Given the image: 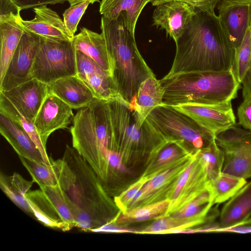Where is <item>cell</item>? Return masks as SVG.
<instances>
[{"label":"cell","instance_id":"6da1fadb","mask_svg":"<svg viewBox=\"0 0 251 251\" xmlns=\"http://www.w3.org/2000/svg\"><path fill=\"white\" fill-rule=\"evenodd\" d=\"M175 43L172 67L161 79L189 73L233 69L235 48L215 14L196 9Z\"/></svg>","mask_w":251,"mask_h":251},{"label":"cell","instance_id":"7a4b0ae2","mask_svg":"<svg viewBox=\"0 0 251 251\" xmlns=\"http://www.w3.org/2000/svg\"><path fill=\"white\" fill-rule=\"evenodd\" d=\"M58 182L68 198L76 227L91 231L111 220L107 193L97 175L69 145L61 158L53 160Z\"/></svg>","mask_w":251,"mask_h":251},{"label":"cell","instance_id":"3957f363","mask_svg":"<svg viewBox=\"0 0 251 251\" xmlns=\"http://www.w3.org/2000/svg\"><path fill=\"white\" fill-rule=\"evenodd\" d=\"M100 29L111 64V74L123 100L133 110L138 90L147 78L155 75L139 52L133 35L121 14L116 19L102 16Z\"/></svg>","mask_w":251,"mask_h":251},{"label":"cell","instance_id":"277c9868","mask_svg":"<svg viewBox=\"0 0 251 251\" xmlns=\"http://www.w3.org/2000/svg\"><path fill=\"white\" fill-rule=\"evenodd\" d=\"M160 81L164 90L163 104L171 106L231 101L236 98L241 86L233 69L189 73Z\"/></svg>","mask_w":251,"mask_h":251},{"label":"cell","instance_id":"5b68a950","mask_svg":"<svg viewBox=\"0 0 251 251\" xmlns=\"http://www.w3.org/2000/svg\"><path fill=\"white\" fill-rule=\"evenodd\" d=\"M108 103L118 151L123 159L124 156L153 152L167 141L146 120L142 123L122 99L109 100Z\"/></svg>","mask_w":251,"mask_h":251},{"label":"cell","instance_id":"8992f818","mask_svg":"<svg viewBox=\"0 0 251 251\" xmlns=\"http://www.w3.org/2000/svg\"><path fill=\"white\" fill-rule=\"evenodd\" d=\"M146 120L164 140L181 141L193 152L215 140V135L173 106L163 104L157 106Z\"/></svg>","mask_w":251,"mask_h":251},{"label":"cell","instance_id":"52a82bcc","mask_svg":"<svg viewBox=\"0 0 251 251\" xmlns=\"http://www.w3.org/2000/svg\"><path fill=\"white\" fill-rule=\"evenodd\" d=\"M76 51L73 41L40 38L31 71L32 78L49 85L60 78L76 75Z\"/></svg>","mask_w":251,"mask_h":251},{"label":"cell","instance_id":"ba28073f","mask_svg":"<svg viewBox=\"0 0 251 251\" xmlns=\"http://www.w3.org/2000/svg\"><path fill=\"white\" fill-rule=\"evenodd\" d=\"M25 198L32 214L44 226L63 231L76 227L70 201L59 184L29 191Z\"/></svg>","mask_w":251,"mask_h":251},{"label":"cell","instance_id":"9c48e42d","mask_svg":"<svg viewBox=\"0 0 251 251\" xmlns=\"http://www.w3.org/2000/svg\"><path fill=\"white\" fill-rule=\"evenodd\" d=\"M225 153L222 172L246 179L251 177V131L233 126L216 135Z\"/></svg>","mask_w":251,"mask_h":251},{"label":"cell","instance_id":"30bf717a","mask_svg":"<svg viewBox=\"0 0 251 251\" xmlns=\"http://www.w3.org/2000/svg\"><path fill=\"white\" fill-rule=\"evenodd\" d=\"M197 152L166 196V199L170 201V204L165 216L173 214L208 188L207 175Z\"/></svg>","mask_w":251,"mask_h":251},{"label":"cell","instance_id":"8fae6325","mask_svg":"<svg viewBox=\"0 0 251 251\" xmlns=\"http://www.w3.org/2000/svg\"><path fill=\"white\" fill-rule=\"evenodd\" d=\"M40 38L25 30L10 60L0 91L9 90L31 79V71Z\"/></svg>","mask_w":251,"mask_h":251},{"label":"cell","instance_id":"7c38bea8","mask_svg":"<svg viewBox=\"0 0 251 251\" xmlns=\"http://www.w3.org/2000/svg\"><path fill=\"white\" fill-rule=\"evenodd\" d=\"M173 106L215 135L235 125L231 101L217 104L187 103Z\"/></svg>","mask_w":251,"mask_h":251},{"label":"cell","instance_id":"4fadbf2b","mask_svg":"<svg viewBox=\"0 0 251 251\" xmlns=\"http://www.w3.org/2000/svg\"><path fill=\"white\" fill-rule=\"evenodd\" d=\"M194 153H186L174 165L146 182L137 193L128 209L166 199L175 182L190 163Z\"/></svg>","mask_w":251,"mask_h":251},{"label":"cell","instance_id":"5bb4252c","mask_svg":"<svg viewBox=\"0 0 251 251\" xmlns=\"http://www.w3.org/2000/svg\"><path fill=\"white\" fill-rule=\"evenodd\" d=\"M217 16L235 50L250 26L251 0H220Z\"/></svg>","mask_w":251,"mask_h":251},{"label":"cell","instance_id":"9a60e30c","mask_svg":"<svg viewBox=\"0 0 251 251\" xmlns=\"http://www.w3.org/2000/svg\"><path fill=\"white\" fill-rule=\"evenodd\" d=\"M72 109L57 96L48 94L34 122L37 132L45 147L52 133L58 129L68 128L74 116Z\"/></svg>","mask_w":251,"mask_h":251},{"label":"cell","instance_id":"2e32d148","mask_svg":"<svg viewBox=\"0 0 251 251\" xmlns=\"http://www.w3.org/2000/svg\"><path fill=\"white\" fill-rule=\"evenodd\" d=\"M155 6L152 25L165 30L175 41L181 36L196 12L193 6L180 1H169Z\"/></svg>","mask_w":251,"mask_h":251},{"label":"cell","instance_id":"e0dca14e","mask_svg":"<svg viewBox=\"0 0 251 251\" xmlns=\"http://www.w3.org/2000/svg\"><path fill=\"white\" fill-rule=\"evenodd\" d=\"M25 117L34 122L49 94L48 84L32 78L9 90L0 91Z\"/></svg>","mask_w":251,"mask_h":251},{"label":"cell","instance_id":"ac0fdd59","mask_svg":"<svg viewBox=\"0 0 251 251\" xmlns=\"http://www.w3.org/2000/svg\"><path fill=\"white\" fill-rule=\"evenodd\" d=\"M34 18L31 20L20 19L25 30L40 38L53 41H72L73 36L66 28L63 20L54 11L41 5L33 8Z\"/></svg>","mask_w":251,"mask_h":251},{"label":"cell","instance_id":"d6986e66","mask_svg":"<svg viewBox=\"0 0 251 251\" xmlns=\"http://www.w3.org/2000/svg\"><path fill=\"white\" fill-rule=\"evenodd\" d=\"M49 94L55 95L72 109H79L97 100L77 75L57 79L48 85Z\"/></svg>","mask_w":251,"mask_h":251},{"label":"cell","instance_id":"ffe728a7","mask_svg":"<svg viewBox=\"0 0 251 251\" xmlns=\"http://www.w3.org/2000/svg\"><path fill=\"white\" fill-rule=\"evenodd\" d=\"M21 18L20 13L0 15V82L25 32Z\"/></svg>","mask_w":251,"mask_h":251},{"label":"cell","instance_id":"44dd1931","mask_svg":"<svg viewBox=\"0 0 251 251\" xmlns=\"http://www.w3.org/2000/svg\"><path fill=\"white\" fill-rule=\"evenodd\" d=\"M219 216V223L210 227V232L234 226L251 216V181L247 182L228 200Z\"/></svg>","mask_w":251,"mask_h":251},{"label":"cell","instance_id":"7402d4cb","mask_svg":"<svg viewBox=\"0 0 251 251\" xmlns=\"http://www.w3.org/2000/svg\"><path fill=\"white\" fill-rule=\"evenodd\" d=\"M0 132L19 156L44 162L39 150L29 135L18 124L0 113Z\"/></svg>","mask_w":251,"mask_h":251},{"label":"cell","instance_id":"603a6c76","mask_svg":"<svg viewBox=\"0 0 251 251\" xmlns=\"http://www.w3.org/2000/svg\"><path fill=\"white\" fill-rule=\"evenodd\" d=\"M209 212L201 213L188 217H177L172 215L163 217L155 220L151 225L144 229L137 231L136 233H175L177 230L188 229L202 225L208 220L214 221V219L220 214L218 206L213 209L210 217L208 216Z\"/></svg>","mask_w":251,"mask_h":251},{"label":"cell","instance_id":"cb8c5ba5","mask_svg":"<svg viewBox=\"0 0 251 251\" xmlns=\"http://www.w3.org/2000/svg\"><path fill=\"white\" fill-rule=\"evenodd\" d=\"M73 42L76 50L86 54L111 74L110 61L101 33H98L86 27L81 28L80 32L74 36Z\"/></svg>","mask_w":251,"mask_h":251},{"label":"cell","instance_id":"d4e9b609","mask_svg":"<svg viewBox=\"0 0 251 251\" xmlns=\"http://www.w3.org/2000/svg\"><path fill=\"white\" fill-rule=\"evenodd\" d=\"M150 0H102L100 13L105 18L116 19L123 15L126 26L135 35L137 21L145 5Z\"/></svg>","mask_w":251,"mask_h":251},{"label":"cell","instance_id":"484cf974","mask_svg":"<svg viewBox=\"0 0 251 251\" xmlns=\"http://www.w3.org/2000/svg\"><path fill=\"white\" fill-rule=\"evenodd\" d=\"M164 90L160 80L155 75L144 80L138 90L134 111L143 123L149 114L163 104Z\"/></svg>","mask_w":251,"mask_h":251},{"label":"cell","instance_id":"4316f807","mask_svg":"<svg viewBox=\"0 0 251 251\" xmlns=\"http://www.w3.org/2000/svg\"><path fill=\"white\" fill-rule=\"evenodd\" d=\"M170 201L164 199L150 204L137 206L120 212L110 222L116 225L134 222L156 220L165 217L168 211Z\"/></svg>","mask_w":251,"mask_h":251},{"label":"cell","instance_id":"83f0119b","mask_svg":"<svg viewBox=\"0 0 251 251\" xmlns=\"http://www.w3.org/2000/svg\"><path fill=\"white\" fill-rule=\"evenodd\" d=\"M34 183L33 180H27L17 173L11 176L0 173V186L3 193L23 210L31 214L32 211L26 200L25 194Z\"/></svg>","mask_w":251,"mask_h":251},{"label":"cell","instance_id":"f1b7e54d","mask_svg":"<svg viewBox=\"0 0 251 251\" xmlns=\"http://www.w3.org/2000/svg\"><path fill=\"white\" fill-rule=\"evenodd\" d=\"M0 113L4 114L18 124L31 137L39 150L44 162L51 164L53 159L48 155L46 147L43 144L34 123L24 116L0 92Z\"/></svg>","mask_w":251,"mask_h":251},{"label":"cell","instance_id":"f546056e","mask_svg":"<svg viewBox=\"0 0 251 251\" xmlns=\"http://www.w3.org/2000/svg\"><path fill=\"white\" fill-rule=\"evenodd\" d=\"M247 182L246 179L222 172L209 182L213 203L220 204L230 199Z\"/></svg>","mask_w":251,"mask_h":251},{"label":"cell","instance_id":"4dcf8cb0","mask_svg":"<svg viewBox=\"0 0 251 251\" xmlns=\"http://www.w3.org/2000/svg\"><path fill=\"white\" fill-rule=\"evenodd\" d=\"M83 81L98 100H109L122 99L116 84L109 72L93 74Z\"/></svg>","mask_w":251,"mask_h":251},{"label":"cell","instance_id":"1f68e13d","mask_svg":"<svg viewBox=\"0 0 251 251\" xmlns=\"http://www.w3.org/2000/svg\"><path fill=\"white\" fill-rule=\"evenodd\" d=\"M197 153L207 173L209 182L222 172L225 153L215 140L207 147L198 151Z\"/></svg>","mask_w":251,"mask_h":251},{"label":"cell","instance_id":"d6a6232c","mask_svg":"<svg viewBox=\"0 0 251 251\" xmlns=\"http://www.w3.org/2000/svg\"><path fill=\"white\" fill-rule=\"evenodd\" d=\"M19 157L22 163L31 176L32 180L39 187L43 185H56L58 184L52 162L51 164H48L44 162Z\"/></svg>","mask_w":251,"mask_h":251},{"label":"cell","instance_id":"836d02e7","mask_svg":"<svg viewBox=\"0 0 251 251\" xmlns=\"http://www.w3.org/2000/svg\"><path fill=\"white\" fill-rule=\"evenodd\" d=\"M251 60V29L250 26L241 44L235 50L233 64L234 74L241 84L250 67Z\"/></svg>","mask_w":251,"mask_h":251},{"label":"cell","instance_id":"e575fe53","mask_svg":"<svg viewBox=\"0 0 251 251\" xmlns=\"http://www.w3.org/2000/svg\"><path fill=\"white\" fill-rule=\"evenodd\" d=\"M213 205V197L208 185L205 191L171 215L177 217H188L201 213H208Z\"/></svg>","mask_w":251,"mask_h":251},{"label":"cell","instance_id":"d590c367","mask_svg":"<svg viewBox=\"0 0 251 251\" xmlns=\"http://www.w3.org/2000/svg\"><path fill=\"white\" fill-rule=\"evenodd\" d=\"M90 3L89 0H85L70 5L64 11L63 20L66 28L73 36L75 35L78 23Z\"/></svg>","mask_w":251,"mask_h":251},{"label":"cell","instance_id":"8d00e7d4","mask_svg":"<svg viewBox=\"0 0 251 251\" xmlns=\"http://www.w3.org/2000/svg\"><path fill=\"white\" fill-rule=\"evenodd\" d=\"M149 179L141 176L135 182L131 184L128 188L114 198L116 206L123 212L127 211L135 199L137 193Z\"/></svg>","mask_w":251,"mask_h":251},{"label":"cell","instance_id":"74e56055","mask_svg":"<svg viewBox=\"0 0 251 251\" xmlns=\"http://www.w3.org/2000/svg\"><path fill=\"white\" fill-rule=\"evenodd\" d=\"M76 64L77 75L82 80L93 74L106 71L91 57L78 50L76 51Z\"/></svg>","mask_w":251,"mask_h":251},{"label":"cell","instance_id":"f35d334b","mask_svg":"<svg viewBox=\"0 0 251 251\" xmlns=\"http://www.w3.org/2000/svg\"><path fill=\"white\" fill-rule=\"evenodd\" d=\"M220 0H150L153 6L169 1H180L187 3L196 9L209 13L215 14V8Z\"/></svg>","mask_w":251,"mask_h":251},{"label":"cell","instance_id":"ab89813d","mask_svg":"<svg viewBox=\"0 0 251 251\" xmlns=\"http://www.w3.org/2000/svg\"><path fill=\"white\" fill-rule=\"evenodd\" d=\"M239 124L251 131V96L244 98L237 109Z\"/></svg>","mask_w":251,"mask_h":251},{"label":"cell","instance_id":"60d3db41","mask_svg":"<svg viewBox=\"0 0 251 251\" xmlns=\"http://www.w3.org/2000/svg\"><path fill=\"white\" fill-rule=\"evenodd\" d=\"M21 11L44 5L63 4L66 0H12Z\"/></svg>","mask_w":251,"mask_h":251},{"label":"cell","instance_id":"b9f144b4","mask_svg":"<svg viewBox=\"0 0 251 251\" xmlns=\"http://www.w3.org/2000/svg\"><path fill=\"white\" fill-rule=\"evenodd\" d=\"M214 232L251 233V216L238 224L225 228L217 229Z\"/></svg>","mask_w":251,"mask_h":251},{"label":"cell","instance_id":"7bdbcfd3","mask_svg":"<svg viewBox=\"0 0 251 251\" xmlns=\"http://www.w3.org/2000/svg\"><path fill=\"white\" fill-rule=\"evenodd\" d=\"M92 232H116V233H137V230H133L119 226L117 225L109 222L103 226L96 228Z\"/></svg>","mask_w":251,"mask_h":251},{"label":"cell","instance_id":"ee69618b","mask_svg":"<svg viewBox=\"0 0 251 251\" xmlns=\"http://www.w3.org/2000/svg\"><path fill=\"white\" fill-rule=\"evenodd\" d=\"M0 15L13 12L16 14L20 13L21 10L12 0H0Z\"/></svg>","mask_w":251,"mask_h":251},{"label":"cell","instance_id":"f6af8a7d","mask_svg":"<svg viewBox=\"0 0 251 251\" xmlns=\"http://www.w3.org/2000/svg\"><path fill=\"white\" fill-rule=\"evenodd\" d=\"M243 85L242 95L243 98L251 96V65L241 83Z\"/></svg>","mask_w":251,"mask_h":251},{"label":"cell","instance_id":"bcb514c9","mask_svg":"<svg viewBox=\"0 0 251 251\" xmlns=\"http://www.w3.org/2000/svg\"><path fill=\"white\" fill-rule=\"evenodd\" d=\"M85 0H89L91 4H93L96 2H100V0H66L70 3V5H73Z\"/></svg>","mask_w":251,"mask_h":251},{"label":"cell","instance_id":"7dc6e473","mask_svg":"<svg viewBox=\"0 0 251 251\" xmlns=\"http://www.w3.org/2000/svg\"><path fill=\"white\" fill-rule=\"evenodd\" d=\"M250 28H251V23H250ZM251 65V60L250 65Z\"/></svg>","mask_w":251,"mask_h":251}]
</instances>
